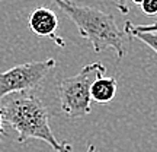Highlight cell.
Here are the masks:
<instances>
[{"label":"cell","mask_w":157,"mask_h":152,"mask_svg":"<svg viewBox=\"0 0 157 152\" xmlns=\"http://www.w3.org/2000/svg\"><path fill=\"white\" fill-rule=\"evenodd\" d=\"M141 10L147 16H157V0H143Z\"/></svg>","instance_id":"cell-8"},{"label":"cell","mask_w":157,"mask_h":152,"mask_svg":"<svg viewBox=\"0 0 157 152\" xmlns=\"http://www.w3.org/2000/svg\"><path fill=\"white\" fill-rule=\"evenodd\" d=\"M56 66L54 59L36 60L15 68L7 69L0 73V100L12 94L31 92L42 84L45 76Z\"/></svg>","instance_id":"cell-4"},{"label":"cell","mask_w":157,"mask_h":152,"mask_svg":"<svg viewBox=\"0 0 157 152\" xmlns=\"http://www.w3.org/2000/svg\"><path fill=\"white\" fill-rule=\"evenodd\" d=\"M132 28L138 32H157V22L148 23V25H134L132 23Z\"/></svg>","instance_id":"cell-9"},{"label":"cell","mask_w":157,"mask_h":152,"mask_svg":"<svg viewBox=\"0 0 157 152\" xmlns=\"http://www.w3.org/2000/svg\"><path fill=\"white\" fill-rule=\"evenodd\" d=\"M115 5H117L118 10L124 13V15H127L129 12V6H128V0H115Z\"/></svg>","instance_id":"cell-10"},{"label":"cell","mask_w":157,"mask_h":152,"mask_svg":"<svg viewBox=\"0 0 157 152\" xmlns=\"http://www.w3.org/2000/svg\"><path fill=\"white\" fill-rule=\"evenodd\" d=\"M51 2H54L73 21L78 29V35L89 41L95 53L111 48L117 53L118 59H122L127 54L129 37L118 28L113 15L96 7L77 5L71 0Z\"/></svg>","instance_id":"cell-2"},{"label":"cell","mask_w":157,"mask_h":152,"mask_svg":"<svg viewBox=\"0 0 157 152\" xmlns=\"http://www.w3.org/2000/svg\"><path fill=\"white\" fill-rule=\"evenodd\" d=\"M29 29L39 38H50L60 47H66V41L58 35V18L50 7H36L28 19Z\"/></svg>","instance_id":"cell-5"},{"label":"cell","mask_w":157,"mask_h":152,"mask_svg":"<svg viewBox=\"0 0 157 152\" xmlns=\"http://www.w3.org/2000/svg\"><path fill=\"white\" fill-rule=\"evenodd\" d=\"M3 123L17 132V142L39 139L50 145L56 152H73L67 142L57 141L50 127V113L41 98L31 92L12 94L0 100Z\"/></svg>","instance_id":"cell-1"},{"label":"cell","mask_w":157,"mask_h":152,"mask_svg":"<svg viewBox=\"0 0 157 152\" xmlns=\"http://www.w3.org/2000/svg\"><path fill=\"white\" fill-rule=\"evenodd\" d=\"M117 79L102 76L98 78L90 86V100L98 104H108L117 95Z\"/></svg>","instance_id":"cell-6"},{"label":"cell","mask_w":157,"mask_h":152,"mask_svg":"<svg viewBox=\"0 0 157 152\" xmlns=\"http://www.w3.org/2000/svg\"><path fill=\"white\" fill-rule=\"evenodd\" d=\"M106 68L99 62L86 64L77 75L58 82V97L63 113L70 118L90 114V86L98 78L105 76Z\"/></svg>","instance_id":"cell-3"},{"label":"cell","mask_w":157,"mask_h":152,"mask_svg":"<svg viewBox=\"0 0 157 152\" xmlns=\"http://www.w3.org/2000/svg\"><path fill=\"white\" fill-rule=\"evenodd\" d=\"M6 135V130H5V123H3V116H2V110H0V139L2 136Z\"/></svg>","instance_id":"cell-11"},{"label":"cell","mask_w":157,"mask_h":152,"mask_svg":"<svg viewBox=\"0 0 157 152\" xmlns=\"http://www.w3.org/2000/svg\"><path fill=\"white\" fill-rule=\"evenodd\" d=\"M124 32L128 35L129 38L140 39L141 43H144L146 45H148L157 54V32H138V31H135V29L132 28V23L129 22V21L125 22Z\"/></svg>","instance_id":"cell-7"},{"label":"cell","mask_w":157,"mask_h":152,"mask_svg":"<svg viewBox=\"0 0 157 152\" xmlns=\"http://www.w3.org/2000/svg\"><path fill=\"white\" fill-rule=\"evenodd\" d=\"M132 3H135V5H141L143 3V0H131Z\"/></svg>","instance_id":"cell-13"},{"label":"cell","mask_w":157,"mask_h":152,"mask_svg":"<svg viewBox=\"0 0 157 152\" xmlns=\"http://www.w3.org/2000/svg\"><path fill=\"white\" fill-rule=\"evenodd\" d=\"M95 151H96L95 145H89V148H87V151H86V152H95Z\"/></svg>","instance_id":"cell-12"}]
</instances>
